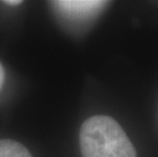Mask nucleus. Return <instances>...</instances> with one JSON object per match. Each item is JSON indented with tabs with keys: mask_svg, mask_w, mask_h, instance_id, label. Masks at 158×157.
Wrapping results in <instances>:
<instances>
[{
	"mask_svg": "<svg viewBox=\"0 0 158 157\" xmlns=\"http://www.w3.org/2000/svg\"><path fill=\"white\" fill-rule=\"evenodd\" d=\"M83 157H137L136 149L113 118L96 115L84 122L80 131Z\"/></svg>",
	"mask_w": 158,
	"mask_h": 157,
	"instance_id": "nucleus-1",
	"label": "nucleus"
},
{
	"mask_svg": "<svg viewBox=\"0 0 158 157\" xmlns=\"http://www.w3.org/2000/svg\"><path fill=\"white\" fill-rule=\"evenodd\" d=\"M0 157H32L21 143L13 140H0Z\"/></svg>",
	"mask_w": 158,
	"mask_h": 157,
	"instance_id": "nucleus-2",
	"label": "nucleus"
},
{
	"mask_svg": "<svg viewBox=\"0 0 158 157\" xmlns=\"http://www.w3.org/2000/svg\"><path fill=\"white\" fill-rule=\"evenodd\" d=\"M63 9L66 8L69 11L76 13H88L91 10L98 8L103 4V2L99 1H59L57 2Z\"/></svg>",
	"mask_w": 158,
	"mask_h": 157,
	"instance_id": "nucleus-3",
	"label": "nucleus"
},
{
	"mask_svg": "<svg viewBox=\"0 0 158 157\" xmlns=\"http://www.w3.org/2000/svg\"><path fill=\"white\" fill-rule=\"evenodd\" d=\"M4 81H5V71L3 68L2 64L0 63V90H1L3 84H4Z\"/></svg>",
	"mask_w": 158,
	"mask_h": 157,
	"instance_id": "nucleus-4",
	"label": "nucleus"
},
{
	"mask_svg": "<svg viewBox=\"0 0 158 157\" xmlns=\"http://www.w3.org/2000/svg\"><path fill=\"white\" fill-rule=\"evenodd\" d=\"M23 1H21V0H19V1H11V0H8V1H4V3H6V4H8V5H19V4H21Z\"/></svg>",
	"mask_w": 158,
	"mask_h": 157,
	"instance_id": "nucleus-5",
	"label": "nucleus"
}]
</instances>
